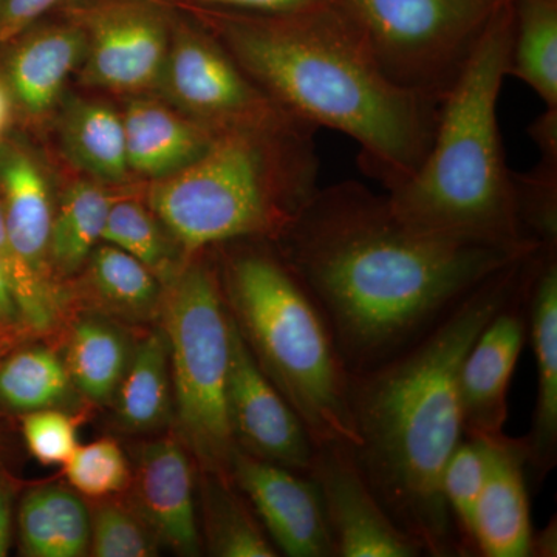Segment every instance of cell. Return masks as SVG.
<instances>
[{"instance_id": "obj_9", "label": "cell", "mask_w": 557, "mask_h": 557, "mask_svg": "<svg viewBox=\"0 0 557 557\" xmlns=\"http://www.w3.org/2000/svg\"><path fill=\"white\" fill-rule=\"evenodd\" d=\"M157 90L180 112L215 132L293 119L249 78L214 33L186 22L172 27Z\"/></svg>"}, {"instance_id": "obj_37", "label": "cell", "mask_w": 557, "mask_h": 557, "mask_svg": "<svg viewBox=\"0 0 557 557\" xmlns=\"http://www.w3.org/2000/svg\"><path fill=\"white\" fill-rule=\"evenodd\" d=\"M197 11L247 14V16H284L324 5L332 0H180Z\"/></svg>"}, {"instance_id": "obj_19", "label": "cell", "mask_w": 557, "mask_h": 557, "mask_svg": "<svg viewBox=\"0 0 557 557\" xmlns=\"http://www.w3.org/2000/svg\"><path fill=\"white\" fill-rule=\"evenodd\" d=\"M0 200L7 231L22 263L47 287L61 292L49 262L51 207L49 180L24 146L0 143Z\"/></svg>"}, {"instance_id": "obj_27", "label": "cell", "mask_w": 557, "mask_h": 557, "mask_svg": "<svg viewBox=\"0 0 557 557\" xmlns=\"http://www.w3.org/2000/svg\"><path fill=\"white\" fill-rule=\"evenodd\" d=\"M203 539L209 555L276 557L278 552L233 480L205 474L201 482Z\"/></svg>"}, {"instance_id": "obj_29", "label": "cell", "mask_w": 557, "mask_h": 557, "mask_svg": "<svg viewBox=\"0 0 557 557\" xmlns=\"http://www.w3.org/2000/svg\"><path fill=\"white\" fill-rule=\"evenodd\" d=\"M75 394L64 359L50 348H24L0 364V403L11 410L72 408Z\"/></svg>"}, {"instance_id": "obj_28", "label": "cell", "mask_w": 557, "mask_h": 557, "mask_svg": "<svg viewBox=\"0 0 557 557\" xmlns=\"http://www.w3.org/2000/svg\"><path fill=\"white\" fill-rule=\"evenodd\" d=\"M511 54L508 76L525 83L544 101L557 108V0H512Z\"/></svg>"}, {"instance_id": "obj_26", "label": "cell", "mask_w": 557, "mask_h": 557, "mask_svg": "<svg viewBox=\"0 0 557 557\" xmlns=\"http://www.w3.org/2000/svg\"><path fill=\"white\" fill-rule=\"evenodd\" d=\"M115 197L97 180L72 183L54 211L50 231L49 262L54 281L75 277L102 242Z\"/></svg>"}, {"instance_id": "obj_22", "label": "cell", "mask_w": 557, "mask_h": 557, "mask_svg": "<svg viewBox=\"0 0 557 557\" xmlns=\"http://www.w3.org/2000/svg\"><path fill=\"white\" fill-rule=\"evenodd\" d=\"M90 527V508L72 486L36 487L17 512L21 548L30 557L89 555Z\"/></svg>"}, {"instance_id": "obj_8", "label": "cell", "mask_w": 557, "mask_h": 557, "mask_svg": "<svg viewBox=\"0 0 557 557\" xmlns=\"http://www.w3.org/2000/svg\"><path fill=\"white\" fill-rule=\"evenodd\" d=\"M388 78L443 98L508 0H339Z\"/></svg>"}, {"instance_id": "obj_39", "label": "cell", "mask_w": 557, "mask_h": 557, "mask_svg": "<svg viewBox=\"0 0 557 557\" xmlns=\"http://www.w3.org/2000/svg\"><path fill=\"white\" fill-rule=\"evenodd\" d=\"M528 135L536 143L541 159L557 160V108H545L528 127Z\"/></svg>"}, {"instance_id": "obj_17", "label": "cell", "mask_w": 557, "mask_h": 557, "mask_svg": "<svg viewBox=\"0 0 557 557\" xmlns=\"http://www.w3.org/2000/svg\"><path fill=\"white\" fill-rule=\"evenodd\" d=\"M482 438L487 469L474 516V555L530 557L534 530L528 504L525 442L505 432Z\"/></svg>"}, {"instance_id": "obj_43", "label": "cell", "mask_w": 557, "mask_h": 557, "mask_svg": "<svg viewBox=\"0 0 557 557\" xmlns=\"http://www.w3.org/2000/svg\"><path fill=\"white\" fill-rule=\"evenodd\" d=\"M11 112V100L5 84L0 83V143L5 137L7 127H9Z\"/></svg>"}, {"instance_id": "obj_34", "label": "cell", "mask_w": 557, "mask_h": 557, "mask_svg": "<svg viewBox=\"0 0 557 557\" xmlns=\"http://www.w3.org/2000/svg\"><path fill=\"white\" fill-rule=\"evenodd\" d=\"M516 208L528 239L557 247V160L539 161L527 174L512 172Z\"/></svg>"}, {"instance_id": "obj_7", "label": "cell", "mask_w": 557, "mask_h": 557, "mask_svg": "<svg viewBox=\"0 0 557 557\" xmlns=\"http://www.w3.org/2000/svg\"><path fill=\"white\" fill-rule=\"evenodd\" d=\"M161 329L170 347L178 437L205 474L231 479L236 445L226 410L231 317L219 271L200 256L164 287Z\"/></svg>"}, {"instance_id": "obj_42", "label": "cell", "mask_w": 557, "mask_h": 557, "mask_svg": "<svg viewBox=\"0 0 557 557\" xmlns=\"http://www.w3.org/2000/svg\"><path fill=\"white\" fill-rule=\"evenodd\" d=\"M557 528L556 519L547 527L531 536V556L556 557L557 556Z\"/></svg>"}, {"instance_id": "obj_33", "label": "cell", "mask_w": 557, "mask_h": 557, "mask_svg": "<svg viewBox=\"0 0 557 557\" xmlns=\"http://www.w3.org/2000/svg\"><path fill=\"white\" fill-rule=\"evenodd\" d=\"M69 485L87 498H108L126 490L131 467L115 440L100 438L79 445L64 465Z\"/></svg>"}, {"instance_id": "obj_16", "label": "cell", "mask_w": 557, "mask_h": 557, "mask_svg": "<svg viewBox=\"0 0 557 557\" xmlns=\"http://www.w3.org/2000/svg\"><path fill=\"white\" fill-rule=\"evenodd\" d=\"M527 311L537 392L533 424L523 442L528 474L539 485L557 461V247L539 249L527 289Z\"/></svg>"}, {"instance_id": "obj_44", "label": "cell", "mask_w": 557, "mask_h": 557, "mask_svg": "<svg viewBox=\"0 0 557 557\" xmlns=\"http://www.w3.org/2000/svg\"><path fill=\"white\" fill-rule=\"evenodd\" d=\"M3 2H5V0H0V7L3 5Z\"/></svg>"}, {"instance_id": "obj_23", "label": "cell", "mask_w": 557, "mask_h": 557, "mask_svg": "<svg viewBox=\"0 0 557 557\" xmlns=\"http://www.w3.org/2000/svg\"><path fill=\"white\" fill-rule=\"evenodd\" d=\"M113 403L116 423L132 434H153L174 420L170 347L163 329L135 344Z\"/></svg>"}, {"instance_id": "obj_15", "label": "cell", "mask_w": 557, "mask_h": 557, "mask_svg": "<svg viewBox=\"0 0 557 557\" xmlns=\"http://www.w3.org/2000/svg\"><path fill=\"white\" fill-rule=\"evenodd\" d=\"M178 435L146 443L131 475V507L148 523L160 545L180 556H199L196 472Z\"/></svg>"}, {"instance_id": "obj_1", "label": "cell", "mask_w": 557, "mask_h": 557, "mask_svg": "<svg viewBox=\"0 0 557 557\" xmlns=\"http://www.w3.org/2000/svg\"><path fill=\"white\" fill-rule=\"evenodd\" d=\"M273 242L324 314L348 373L397 357L485 278L544 247L418 230L387 194L354 180L319 188Z\"/></svg>"}, {"instance_id": "obj_35", "label": "cell", "mask_w": 557, "mask_h": 557, "mask_svg": "<svg viewBox=\"0 0 557 557\" xmlns=\"http://www.w3.org/2000/svg\"><path fill=\"white\" fill-rule=\"evenodd\" d=\"M0 265L9 276L24 327L38 333L53 329L61 313L62 293L47 287L22 263L11 245L2 200H0Z\"/></svg>"}, {"instance_id": "obj_32", "label": "cell", "mask_w": 557, "mask_h": 557, "mask_svg": "<svg viewBox=\"0 0 557 557\" xmlns=\"http://www.w3.org/2000/svg\"><path fill=\"white\" fill-rule=\"evenodd\" d=\"M159 549V539L131 504L104 502L91 511L90 556L150 557Z\"/></svg>"}, {"instance_id": "obj_30", "label": "cell", "mask_w": 557, "mask_h": 557, "mask_svg": "<svg viewBox=\"0 0 557 557\" xmlns=\"http://www.w3.org/2000/svg\"><path fill=\"white\" fill-rule=\"evenodd\" d=\"M102 242L137 259L156 274L163 287L188 263L148 203L127 197L113 200Z\"/></svg>"}, {"instance_id": "obj_24", "label": "cell", "mask_w": 557, "mask_h": 557, "mask_svg": "<svg viewBox=\"0 0 557 557\" xmlns=\"http://www.w3.org/2000/svg\"><path fill=\"white\" fill-rule=\"evenodd\" d=\"M134 348L121 322L91 311L78 319L70 330L64 358L76 392L97 405L112 403Z\"/></svg>"}, {"instance_id": "obj_36", "label": "cell", "mask_w": 557, "mask_h": 557, "mask_svg": "<svg viewBox=\"0 0 557 557\" xmlns=\"http://www.w3.org/2000/svg\"><path fill=\"white\" fill-rule=\"evenodd\" d=\"M22 434L32 456L46 467H64L79 446L78 421L65 409H40L25 413Z\"/></svg>"}, {"instance_id": "obj_41", "label": "cell", "mask_w": 557, "mask_h": 557, "mask_svg": "<svg viewBox=\"0 0 557 557\" xmlns=\"http://www.w3.org/2000/svg\"><path fill=\"white\" fill-rule=\"evenodd\" d=\"M11 525H13V504L11 491L5 480L0 478V557L7 556L11 544Z\"/></svg>"}, {"instance_id": "obj_11", "label": "cell", "mask_w": 557, "mask_h": 557, "mask_svg": "<svg viewBox=\"0 0 557 557\" xmlns=\"http://www.w3.org/2000/svg\"><path fill=\"white\" fill-rule=\"evenodd\" d=\"M226 410L236 449L309 474L317 443L287 399L260 370L233 319Z\"/></svg>"}, {"instance_id": "obj_3", "label": "cell", "mask_w": 557, "mask_h": 557, "mask_svg": "<svg viewBox=\"0 0 557 557\" xmlns=\"http://www.w3.org/2000/svg\"><path fill=\"white\" fill-rule=\"evenodd\" d=\"M197 13L285 113L355 139L359 166L387 193L423 164L442 101L388 78L339 0L284 16Z\"/></svg>"}, {"instance_id": "obj_14", "label": "cell", "mask_w": 557, "mask_h": 557, "mask_svg": "<svg viewBox=\"0 0 557 557\" xmlns=\"http://www.w3.org/2000/svg\"><path fill=\"white\" fill-rule=\"evenodd\" d=\"M531 274L518 295L482 329L461 364L458 392L467 437H494L504 432L509 383L527 341V289Z\"/></svg>"}, {"instance_id": "obj_20", "label": "cell", "mask_w": 557, "mask_h": 557, "mask_svg": "<svg viewBox=\"0 0 557 557\" xmlns=\"http://www.w3.org/2000/svg\"><path fill=\"white\" fill-rule=\"evenodd\" d=\"M121 116L131 174L152 182L199 159L219 134L152 98H132Z\"/></svg>"}, {"instance_id": "obj_18", "label": "cell", "mask_w": 557, "mask_h": 557, "mask_svg": "<svg viewBox=\"0 0 557 557\" xmlns=\"http://www.w3.org/2000/svg\"><path fill=\"white\" fill-rule=\"evenodd\" d=\"M3 84L10 100L27 120L49 115L70 76L86 54V32L75 17L69 22L33 25L7 44Z\"/></svg>"}, {"instance_id": "obj_2", "label": "cell", "mask_w": 557, "mask_h": 557, "mask_svg": "<svg viewBox=\"0 0 557 557\" xmlns=\"http://www.w3.org/2000/svg\"><path fill=\"white\" fill-rule=\"evenodd\" d=\"M539 248L485 278L426 335L368 372L350 373L348 401L362 478L424 555L461 556L442 478L463 438L460 369L490 319L527 284Z\"/></svg>"}, {"instance_id": "obj_12", "label": "cell", "mask_w": 557, "mask_h": 557, "mask_svg": "<svg viewBox=\"0 0 557 557\" xmlns=\"http://www.w3.org/2000/svg\"><path fill=\"white\" fill-rule=\"evenodd\" d=\"M231 480L251 505L278 555L336 557L321 493L310 474L236 449Z\"/></svg>"}, {"instance_id": "obj_4", "label": "cell", "mask_w": 557, "mask_h": 557, "mask_svg": "<svg viewBox=\"0 0 557 557\" xmlns=\"http://www.w3.org/2000/svg\"><path fill=\"white\" fill-rule=\"evenodd\" d=\"M515 7L508 0L440 106L423 164L387 197L398 218L428 233L527 247L505 163L498 97L508 76Z\"/></svg>"}, {"instance_id": "obj_5", "label": "cell", "mask_w": 557, "mask_h": 557, "mask_svg": "<svg viewBox=\"0 0 557 557\" xmlns=\"http://www.w3.org/2000/svg\"><path fill=\"white\" fill-rule=\"evenodd\" d=\"M314 132L295 119L219 132L199 159L153 180L146 203L188 262L228 242H273L319 189Z\"/></svg>"}, {"instance_id": "obj_6", "label": "cell", "mask_w": 557, "mask_h": 557, "mask_svg": "<svg viewBox=\"0 0 557 557\" xmlns=\"http://www.w3.org/2000/svg\"><path fill=\"white\" fill-rule=\"evenodd\" d=\"M228 242L219 278L226 309L267 379L302 420L318 448L354 450L350 373L324 314L277 248Z\"/></svg>"}, {"instance_id": "obj_38", "label": "cell", "mask_w": 557, "mask_h": 557, "mask_svg": "<svg viewBox=\"0 0 557 557\" xmlns=\"http://www.w3.org/2000/svg\"><path fill=\"white\" fill-rule=\"evenodd\" d=\"M70 2L73 0H5L0 7V46H7L51 11Z\"/></svg>"}, {"instance_id": "obj_13", "label": "cell", "mask_w": 557, "mask_h": 557, "mask_svg": "<svg viewBox=\"0 0 557 557\" xmlns=\"http://www.w3.org/2000/svg\"><path fill=\"white\" fill-rule=\"evenodd\" d=\"M309 474L324 504L336 557H420L423 548L394 522L362 478L350 449L318 448Z\"/></svg>"}, {"instance_id": "obj_21", "label": "cell", "mask_w": 557, "mask_h": 557, "mask_svg": "<svg viewBox=\"0 0 557 557\" xmlns=\"http://www.w3.org/2000/svg\"><path fill=\"white\" fill-rule=\"evenodd\" d=\"M81 273V299L91 313L121 324H148L160 318L163 284L120 248L102 242Z\"/></svg>"}, {"instance_id": "obj_25", "label": "cell", "mask_w": 557, "mask_h": 557, "mask_svg": "<svg viewBox=\"0 0 557 557\" xmlns=\"http://www.w3.org/2000/svg\"><path fill=\"white\" fill-rule=\"evenodd\" d=\"M65 157L102 185H120L131 175L123 116L101 101L73 98L60 121Z\"/></svg>"}, {"instance_id": "obj_40", "label": "cell", "mask_w": 557, "mask_h": 557, "mask_svg": "<svg viewBox=\"0 0 557 557\" xmlns=\"http://www.w3.org/2000/svg\"><path fill=\"white\" fill-rule=\"evenodd\" d=\"M22 324L20 307L14 299L9 276L0 265V327H14Z\"/></svg>"}, {"instance_id": "obj_10", "label": "cell", "mask_w": 557, "mask_h": 557, "mask_svg": "<svg viewBox=\"0 0 557 557\" xmlns=\"http://www.w3.org/2000/svg\"><path fill=\"white\" fill-rule=\"evenodd\" d=\"M73 17L86 32V86L137 97L159 89L174 27L161 0H100Z\"/></svg>"}, {"instance_id": "obj_31", "label": "cell", "mask_w": 557, "mask_h": 557, "mask_svg": "<svg viewBox=\"0 0 557 557\" xmlns=\"http://www.w3.org/2000/svg\"><path fill=\"white\" fill-rule=\"evenodd\" d=\"M487 469L486 443L463 435L446 463L442 478L443 498L453 519L461 556L474 555V516Z\"/></svg>"}]
</instances>
